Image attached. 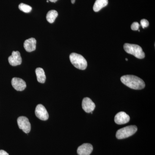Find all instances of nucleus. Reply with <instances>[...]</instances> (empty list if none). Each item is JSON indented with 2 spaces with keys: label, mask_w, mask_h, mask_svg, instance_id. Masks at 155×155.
<instances>
[{
  "label": "nucleus",
  "mask_w": 155,
  "mask_h": 155,
  "mask_svg": "<svg viewBox=\"0 0 155 155\" xmlns=\"http://www.w3.org/2000/svg\"><path fill=\"white\" fill-rule=\"evenodd\" d=\"M121 81L126 86L133 89L141 90L145 86L144 81L135 75H124L121 78Z\"/></svg>",
  "instance_id": "nucleus-1"
},
{
  "label": "nucleus",
  "mask_w": 155,
  "mask_h": 155,
  "mask_svg": "<svg viewBox=\"0 0 155 155\" xmlns=\"http://www.w3.org/2000/svg\"><path fill=\"white\" fill-rule=\"evenodd\" d=\"M69 59L73 66L81 70H84L87 67V62L83 56L76 53H72L69 56Z\"/></svg>",
  "instance_id": "nucleus-2"
},
{
  "label": "nucleus",
  "mask_w": 155,
  "mask_h": 155,
  "mask_svg": "<svg viewBox=\"0 0 155 155\" xmlns=\"http://www.w3.org/2000/svg\"><path fill=\"white\" fill-rule=\"evenodd\" d=\"M124 49L126 52L133 55L138 59H143L145 56L142 48L138 45L125 44L124 45Z\"/></svg>",
  "instance_id": "nucleus-3"
},
{
  "label": "nucleus",
  "mask_w": 155,
  "mask_h": 155,
  "mask_svg": "<svg viewBox=\"0 0 155 155\" xmlns=\"http://www.w3.org/2000/svg\"><path fill=\"white\" fill-rule=\"evenodd\" d=\"M135 125H130L119 129L116 134V137L119 139H122L133 135L137 131Z\"/></svg>",
  "instance_id": "nucleus-4"
},
{
  "label": "nucleus",
  "mask_w": 155,
  "mask_h": 155,
  "mask_svg": "<svg viewBox=\"0 0 155 155\" xmlns=\"http://www.w3.org/2000/svg\"><path fill=\"white\" fill-rule=\"evenodd\" d=\"M17 124L20 129L23 132L28 134L30 132L31 126L29 120L25 116H20L17 119Z\"/></svg>",
  "instance_id": "nucleus-5"
},
{
  "label": "nucleus",
  "mask_w": 155,
  "mask_h": 155,
  "mask_svg": "<svg viewBox=\"0 0 155 155\" xmlns=\"http://www.w3.org/2000/svg\"><path fill=\"white\" fill-rule=\"evenodd\" d=\"M35 114L38 119L43 121H46L48 119L49 115L48 112L43 105L38 104L37 106L35 108Z\"/></svg>",
  "instance_id": "nucleus-6"
},
{
  "label": "nucleus",
  "mask_w": 155,
  "mask_h": 155,
  "mask_svg": "<svg viewBox=\"0 0 155 155\" xmlns=\"http://www.w3.org/2000/svg\"><path fill=\"white\" fill-rule=\"evenodd\" d=\"M8 61L9 64L12 66H17L22 64V58L19 52L13 51L12 55L9 57Z\"/></svg>",
  "instance_id": "nucleus-7"
},
{
  "label": "nucleus",
  "mask_w": 155,
  "mask_h": 155,
  "mask_svg": "<svg viewBox=\"0 0 155 155\" xmlns=\"http://www.w3.org/2000/svg\"><path fill=\"white\" fill-rule=\"evenodd\" d=\"M13 87L17 91H22L26 87V83L24 80L18 78H14L11 81Z\"/></svg>",
  "instance_id": "nucleus-8"
},
{
  "label": "nucleus",
  "mask_w": 155,
  "mask_h": 155,
  "mask_svg": "<svg viewBox=\"0 0 155 155\" xmlns=\"http://www.w3.org/2000/svg\"><path fill=\"white\" fill-rule=\"evenodd\" d=\"M82 107L84 110L85 112L90 113L94 110L95 105L90 98L85 97L82 101Z\"/></svg>",
  "instance_id": "nucleus-9"
},
{
  "label": "nucleus",
  "mask_w": 155,
  "mask_h": 155,
  "mask_svg": "<svg viewBox=\"0 0 155 155\" xmlns=\"http://www.w3.org/2000/svg\"><path fill=\"white\" fill-rule=\"evenodd\" d=\"M130 116L125 112H120L118 113L115 117V122L118 125L126 124L129 122Z\"/></svg>",
  "instance_id": "nucleus-10"
},
{
  "label": "nucleus",
  "mask_w": 155,
  "mask_h": 155,
  "mask_svg": "<svg viewBox=\"0 0 155 155\" xmlns=\"http://www.w3.org/2000/svg\"><path fill=\"white\" fill-rule=\"evenodd\" d=\"M92 145L90 143H84L78 147L77 153L79 155H90L92 152Z\"/></svg>",
  "instance_id": "nucleus-11"
},
{
  "label": "nucleus",
  "mask_w": 155,
  "mask_h": 155,
  "mask_svg": "<svg viewBox=\"0 0 155 155\" xmlns=\"http://www.w3.org/2000/svg\"><path fill=\"white\" fill-rule=\"evenodd\" d=\"M36 40L33 38L26 40L24 43V48L28 52L33 51L36 49Z\"/></svg>",
  "instance_id": "nucleus-12"
},
{
  "label": "nucleus",
  "mask_w": 155,
  "mask_h": 155,
  "mask_svg": "<svg viewBox=\"0 0 155 155\" xmlns=\"http://www.w3.org/2000/svg\"><path fill=\"white\" fill-rule=\"evenodd\" d=\"M108 4V0H96L93 6V10L95 12L99 11L101 9L106 7Z\"/></svg>",
  "instance_id": "nucleus-13"
},
{
  "label": "nucleus",
  "mask_w": 155,
  "mask_h": 155,
  "mask_svg": "<svg viewBox=\"0 0 155 155\" xmlns=\"http://www.w3.org/2000/svg\"><path fill=\"white\" fill-rule=\"evenodd\" d=\"M35 73H36L38 81L39 83H44L46 77L44 69L41 68H37L35 70Z\"/></svg>",
  "instance_id": "nucleus-14"
},
{
  "label": "nucleus",
  "mask_w": 155,
  "mask_h": 155,
  "mask_svg": "<svg viewBox=\"0 0 155 155\" xmlns=\"http://www.w3.org/2000/svg\"><path fill=\"white\" fill-rule=\"evenodd\" d=\"M58 15V12L55 10H51L47 14V20L49 23H52L54 22Z\"/></svg>",
  "instance_id": "nucleus-15"
},
{
  "label": "nucleus",
  "mask_w": 155,
  "mask_h": 155,
  "mask_svg": "<svg viewBox=\"0 0 155 155\" xmlns=\"http://www.w3.org/2000/svg\"><path fill=\"white\" fill-rule=\"evenodd\" d=\"M19 8L20 11L25 13H30L32 10V8L31 6L23 3H21L19 5Z\"/></svg>",
  "instance_id": "nucleus-16"
},
{
  "label": "nucleus",
  "mask_w": 155,
  "mask_h": 155,
  "mask_svg": "<svg viewBox=\"0 0 155 155\" xmlns=\"http://www.w3.org/2000/svg\"><path fill=\"white\" fill-rule=\"evenodd\" d=\"M140 24H141V25L142 26L143 28H144L149 26V22L147 19H142L140 21Z\"/></svg>",
  "instance_id": "nucleus-17"
},
{
  "label": "nucleus",
  "mask_w": 155,
  "mask_h": 155,
  "mask_svg": "<svg viewBox=\"0 0 155 155\" xmlns=\"http://www.w3.org/2000/svg\"><path fill=\"white\" fill-rule=\"evenodd\" d=\"M140 24L137 22H134L132 23L131 25V28L132 30L137 31L138 30L139 28Z\"/></svg>",
  "instance_id": "nucleus-18"
},
{
  "label": "nucleus",
  "mask_w": 155,
  "mask_h": 155,
  "mask_svg": "<svg viewBox=\"0 0 155 155\" xmlns=\"http://www.w3.org/2000/svg\"><path fill=\"white\" fill-rule=\"evenodd\" d=\"M0 155H9V154L5 151L0 150Z\"/></svg>",
  "instance_id": "nucleus-19"
},
{
  "label": "nucleus",
  "mask_w": 155,
  "mask_h": 155,
  "mask_svg": "<svg viewBox=\"0 0 155 155\" xmlns=\"http://www.w3.org/2000/svg\"><path fill=\"white\" fill-rule=\"evenodd\" d=\"M50 2H56L58 1V0H48Z\"/></svg>",
  "instance_id": "nucleus-20"
},
{
  "label": "nucleus",
  "mask_w": 155,
  "mask_h": 155,
  "mask_svg": "<svg viewBox=\"0 0 155 155\" xmlns=\"http://www.w3.org/2000/svg\"><path fill=\"white\" fill-rule=\"evenodd\" d=\"M75 0H71V2L72 4H74L75 3Z\"/></svg>",
  "instance_id": "nucleus-21"
},
{
  "label": "nucleus",
  "mask_w": 155,
  "mask_h": 155,
  "mask_svg": "<svg viewBox=\"0 0 155 155\" xmlns=\"http://www.w3.org/2000/svg\"><path fill=\"white\" fill-rule=\"evenodd\" d=\"M125 60H126V61H128V59H127V58H126V59H125Z\"/></svg>",
  "instance_id": "nucleus-22"
},
{
  "label": "nucleus",
  "mask_w": 155,
  "mask_h": 155,
  "mask_svg": "<svg viewBox=\"0 0 155 155\" xmlns=\"http://www.w3.org/2000/svg\"><path fill=\"white\" fill-rule=\"evenodd\" d=\"M49 2L48 0V1H47V2Z\"/></svg>",
  "instance_id": "nucleus-23"
}]
</instances>
